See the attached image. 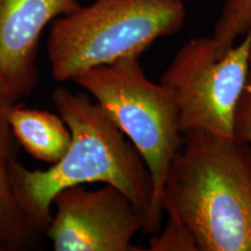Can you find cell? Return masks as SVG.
I'll use <instances>...</instances> for the list:
<instances>
[{
    "instance_id": "obj_1",
    "label": "cell",
    "mask_w": 251,
    "mask_h": 251,
    "mask_svg": "<svg viewBox=\"0 0 251 251\" xmlns=\"http://www.w3.org/2000/svg\"><path fill=\"white\" fill-rule=\"evenodd\" d=\"M51 99L71 131L70 147L49 169L29 170L21 164L17 174L19 201L36 233L46 230L51 221L56 194L84 184L112 185L147 215L152 181L133 143L126 140L125 134L105 109L91 100L89 93L57 87Z\"/></svg>"
},
{
    "instance_id": "obj_2",
    "label": "cell",
    "mask_w": 251,
    "mask_h": 251,
    "mask_svg": "<svg viewBox=\"0 0 251 251\" xmlns=\"http://www.w3.org/2000/svg\"><path fill=\"white\" fill-rule=\"evenodd\" d=\"M199 251H251V149L203 131L184 135L163 192Z\"/></svg>"
},
{
    "instance_id": "obj_3",
    "label": "cell",
    "mask_w": 251,
    "mask_h": 251,
    "mask_svg": "<svg viewBox=\"0 0 251 251\" xmlns=\"http://www.w3.org/2000/svg\"><path fill=\"white\" fill-rule=\"evenodd\" d=\"M183 0H94L52 21L48 39L51 75L74 80L90 69L140 57L162 37L179 33Z\"/></svg>"
},
{
    "instance_id": "obj_4",
    "label": "cell",
    "mask_w": 251,
    "mask_h": 251,
    "mask_svg": "<svg viewBox=\"0 0 251 251\" xmlns=\"http://www.w3.org/2000/svg\"><path fill=\"white\" fill-rule=\"evenodd\" d=\"M72 81L105 109L142 156L152 181L144 231L158 233L165 180L184 139L174 96L168 87L147 78L135 56L90 69Z\"/></svg>"
},
{
    "instance_id": "obj_5",
    "label": "cell",
    "mask_w": 251,
    "mask_h": 251,
    "mask_svg": "<svg viewBox=\"0 0 251 251\" xmlns=\"http://www.w3.org/2000/svg\"><path fill=\"white\" fill-rule=\"evenodd\" d=\"M251 30L222 57L212 37H197L178 50L161 78L179 112L180 131L234 139L235 113L246 85Z\"/></svg>"
},
{
    "instance_id": "obj_6",
    "label": "cell",
    "mask_w": 251,
    "mask_h": 251,
    "mask_svg": "<svg viewBox=\"0 0 251 251\" xmlns=\"http://www.w3.org/2000/svg\"><path fill=\"white\" fill-rule=\"evenodd\" d=\"M46 228L55 251H141L131 243L144 230L146 213L112 185L89 191L83 185L56 194Z\"/></svg>"
},
{
    "instance_id": "obj_7",
    "label": "cell",
    "mask_w": 251,
    "mask_h": 251,
    "mask_svg": "<svg viewBox=\"0 0 251 251\" xmlns=\"http://www.w3.org/2000/svg\"><path fill=\"white\" fill-rule=\"evenodd\" d=\"M78 0H0V97L20 102L35 90L40 37L50 23L80 7Z\"/></svg>"
},
{
    "instance_id": "obj_8",
    "label": "cell",
    "mask_w": 251,
    "mask_h": 251,
    "mask_svg": "<svg viewBox=\"0 0 251 251\" xmlns=\"http://www.w3.org/2000/svg\"><path fill=\"white\" fill-rule=\"evenodd\" d=\"M13 105L0 97V235L11 251L26 248L37 234L18 198L17 174L21 163L8 122Z\"/></svg>"
},
{
    "instance_id": "obj_9",
    "label": "cell",
    "mask_w": 251,
    "mask_h": 251,
    "mask_svg": "<svg viewBox=\"0 0 251 251\" xmlns=\"http://www.w3.org/2000/svg\"><path fill=\"white\" fill-rule=\"evenodd\" d=\"M8 122L15 142L37 161L54 165L70 147L71 131L59 114L17 102L9 109Z\"/></svg>"
},
{
    "instance_id": "obj_10",
    "label": "cell",
    "mask_w": 251,
    "mask_h": 251,
    "mask_svg": "<svg viewBox=\"0 0 251 251\" xmlns=\"http://www.w3.org/2000/svg\"><path fill=\"white\" fill-rule=\"evenodd\" d=\"M251 30V0H224L213 28L216 56L222 57Z\"/></svg>"
},
{
    "instance_id": "obj_11",
    "label": "cell",
    "mask_w": 251,
    "mask_h": 251,
    "mask_svg": "<svg viewBox=\"0 0 251 251\" xmlns=\"http://www.w3.org/2000/svg\"><path fill=\"white\" fill-rule=\"evenodd\" d=\"M166 222L158 233L150 237V251H199L196 237L177 215L165 213Z\"/></svg>"
},
{
    "instance_id": "obj_12",
    "label": "cell",
    "mask_w": 251,
    "mask_h": 251,
    "mask_svg": "<svg viewBox=\"0 0 251 251\" xmlns=\"http://www.w3.org/2000/svg\"><path fill=\"white\" fill-rule=\"evenodd\" d=\"M234 137L247 143L251 149V50L246 85L235 113Z\"/></svg>"
},
{
    "instance_id": "obj_13",
    "label": "cell",
    "mask_w": 251,
    "mask_h": 251,
    "mask_svg": "<svg viewBox=\"0 0 251 251\" xmlns=\"http://www.w3.org/2000/svg\"><path fill=\"white\" fill-rule=\"evenodd\" d=\"M0 251H11L9 250V248L6 242L4 241V238H2L1 235H0Z\"/></svg>"
}]
</instances>
